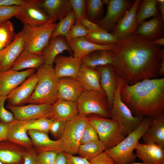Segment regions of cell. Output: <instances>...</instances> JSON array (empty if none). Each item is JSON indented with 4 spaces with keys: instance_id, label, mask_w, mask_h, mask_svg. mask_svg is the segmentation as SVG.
Segmentation results:
<instances>
[{
    "instance_id": "obj_36",
    "label": "cell",
    "mask_w": 164,
    "mask_h": 164,
    "mask_svg": "<svg viewBox=\"0 0 164 164\" xmlns=\"http://www.w3.org/2000/svg\"><path fill=\"white\" fill-rule=\"evenodd\" d=\"M75 22L74 15L72 11L57 23L51 38L61 36H64L67 39L70 31L75 23Z\"/></svg>"
},
{
    "instance_id": "obj_9",
    "label": "cell",
    "mask_w": 164,
    "mask_h": 164,
    "mask_svg": "<svg viewBox=\"0 0 164 164\" xmlns=\"http://www.w3.org/2000/svg\"><path fill=\"white\" fill-rule=\"evenodd\" d=\"M88 121L87 117L78 114L66 123L60 139L63 152L73 155L77 154L82 133Z\"/></svg>"
},
{
    "instance_id": "obj_27",
    "label": "cell",
    "mask_w": 164,
    "mask_h": 164,
    "mask_svg": "<svg viewBox=\"0 0 164 164\" xmlns=\"http://www.w3.org/2000/svg\"><path fill=\"white\" fill-rule=\"evenodd\" d=\"M0 144V161L4 164H19L23 162L26 149L8 139Z\"/></svg>"
},
{
    "instance_id": "obj_40",
    "label": "cell",
    "mask_w": 164,
    "mask_h": 164,
    "mask_svg": "<svg viewBox=\"0 0 164 164\" xmlns=\"http://www.w3.org/2000/svg\"><path fill=\"white\" fill-rule=\"evenodd\" d=\"M75 19V23L86 18V0H70Z\"/></svg>"
},
{
    "instance_id": "obj_60",
    "label": "cell",
    "mask_w": 164,
    "mask_h": 164,
    "mask_svg": "<svg viewBox=\"0 0 164 164\" xmlns=\"http://www.w3.org/2000/svg\"><path fill=\"white\" fill-rule=\"evenodd\" d=\"M2 22H1L0 21V24H1V23Z\"/></svg>"
},
{
    "instance_id": "obj_41",
    "label": "cell",
    "mask_w": 164,
    "mask_h": 164,
    "mask_svg": "<svg viewBox=\"0 0 164 164\" xmlns=\"http://www.w3.org/2000/svg\"><path fill=\"white\" fill-rule=\"evenodd\" d=\"M23 5L0 6V21L2 22L13 17H15L18 15Z\"/></svg>"
},
{
    "instance_id": "obj_32",
    "label": "cell",
    "mask_w": 164,
    "mask_h": 164,
    "mask_svg": "<svg viewBox=\"0 0 164 164\" xmlns=\"http://www.w3.org/2000/svg\"><path fill=\"white\" fill-rule=\"evenodd\" d=\"M113 61L112 51L107 50L95 51L81 59L82 65L94 69L100 66L112 65Z\"/></svg>"
},
{
    "instance_id": "obj_5",
    "label": "cell",
    "mask_w": 164,
    "mask_h": 164,
    "mask_svg": "<svg viewBox=\"0 0 164 164\" xmlns=\"http://www.w3.org/2000/svg\"><path fill=\"white\" fill-rule=\"evenodd\" d=\"M118 81L117 87L110 111V118L118 123L126 136L138 127L144 118L134 116L122 101L120 92L123 80L118 75Z\"/></svg>"
},
{
    "instance_id": "obj_52",
    "label": "cell",
    "mask_w": 164,
    "mask_h": 164,
    "mask_svg": "<svg viewBox=\"0 0 164 164\" xmlns=\"http://www.w3.org/2000/svg\"><path fill=\"white\" fill-rule=\"evenodd\" d=\"M8 126V124L0 121V142L7 139Z\"/></svg>"
},
{
    "instance_id": "obj_6",
    "label": "cell",
    "mask_w": 164,
    "mask_h": 164,
    "mask_svg": "<svg viewBox=\"0 0 164 164\" xmlns=\"http://www.w3.org/2000/svg\"><path fill=\"white\" fill-rule=\"evenodd\" d=\"M87 118L96 129L99 139L105 145L106 150L115 146L126 137L118 123L110 118L95 114L90 115Z\"/></svg>"
},
{
    "instance_id": "obj_18",
    "label": "cell",
    "mask_w": 164,
    "mask_h": 164,
    "mask_svg": "<svg viewBox=\"0 0 164 164\" xmlns=\"http://www.w3.org/2000/svg\"><path fill=\"white\" fill-rule=\"evenodd\" d=\"M53 63L55 73L59 78L70 77L77 79L81 65V59L74 56L58 55Z\"/></svg>"
},
{
    "instance_id": "obj_48",
    "label": "cell",
    "mask_w": 164,
    "mask_h": 164,
    "mask_svg": "<svg viewBox=\"0 0 164 164\" xmlns=\"http://www.w3.org/2000/svg\"><path fill=\"white\" fill-rule=\"evenodd\" d=\"M23 164H39L38 154L33 148L26 149L23 156Z\"/></svg>"
},
{
    "instance_id": "obj_42",
    "label": "cell",
    "mask_w": 164,
    "mask_h": 164,
    "mask_svg": "<svg viewBox=\"0 0 164 164\" xmlns=\"http://www.w3.org/2000/svg\"><path fill=\"white\" fill-rule=\"evenodd\" d=\"M98 140L99 138L96 129L88 120L82 133L80 145Z\"/></svg>"
},
{
    "instance_id": "obj_2",
    "label": "cell",
    "mask_w": 164,
    "mask_h": 164,
    "mask_svg": "<svg viewBox=\"0 0 164 164\" xmlns=\"http://www.w3.org/2000/svg\"><path fill=\"white\" fill-rule=\"evenodd\" d=\"M120 93L121 100L134 116L153 118L164 112V77L132 85L123 80Z\"/></svg>"
},
{
    "instance_id": "obj_56",
    "label": "cell",
    "mask_w": 164,
    "mask_h": 164,
    "mask_svg": "<svg viewBox=\"0 0 164 164\" xmlns=\"http://www.w3.org/2000/svg\"><path fill=\"white\" fill-rule=\"evenodd\" d=\"M153 43L157 45H164V37L159 38L156 39L153 41Z\"/></svg>"
},
{
    "instance_id": "obj_23",
    "label": "cell",
    "mask_w": 164,
    "mask_h": 164,
    "mask_svg": "<svg viewBox=\"0 0 164 164\" xmlns=\"http://www.w3.org/2000/svg\"><path fill=\"white\" fill-rule=\"evenodd\" d=\"M68 41L69 46L73 52V56L80 59L95 51L107 50H111L114 44L100 45L91 42L84 37H79Z\"/></svg>"
},
{
    "instance_id": "obj_1",
    "label": "cell",
    "mask_w": 164,
    "mask_h": 164,
    "mask_svg": "<svg viewBox=\"0 0 164 164\" xmlns=\"http://www.w3.org/2000/svg\"><path fill=\"white\" fill-rule=\"evenodd\" d=\"M161 49V46L134 34L114 44L112 65L117 75L130 85L158 78Z\"/></svg>"
},
{
    "instance_id": "obj_12",
    "label": "cell",
    "mask_w": 164,
    "mask_h": 164,
    "mask_svg": "<svg viewBox=\"0 0 164 164\" xmlns=\"http://www.w3.org/2000/svg\"><path fill=\"white\" fill-rule=\"evenodd\" d=\"M133 3L128 0H109L106 15L95 23L107 31L113 30L118 22L130 9Z\"/></svg>"
},
{
    "instance_id": "obj_26",
    "label": "cell",
    "mask_w": 164,
    "mask_h": 164,
    "mask_svg": "<svg viewBox=\"0 0 164 164\" xmlns=\"http://www.w3.org/2000/svg\"><path fill=\"white\" fill-rule=\"evenodd\" d=\"M65 50L72 52L64 36H60L50 38L42 52L44 63L53 66L56 57Z\"/></svg>"
},
{
    "instance_id": "obj_14",
    "label": "cell",
    "mask_w": 164,
    "mask_h": 164,
    "mask_svg": "<svg viewBox=\"0 0 164 164\" xmlns=\"http://www.w3.org/2000/svg\"><path fill=\"white\" fill-rule=\"evenodd\" d=\"M24 31L15 35L13 41L0 50V73L11 69L18 56L24 50Z\"/></svg>"
},
{
    "instance_id": "obj_10",
    "label": "cell",
    "mask_w": 164,
    "mask_h": 164,
    "mask_svg": "<svg viewBox=\"0 0 164 164\" xmlns=\"http://www.w3.org/2000/svg\"><path fill=\"white\" fill-rule=\"evenodd\" d=\"M52 105L29 104L20 106L7 104V109L13 114L14 118L21 121H29L43 118L50 119Z\"/></svg>"
},
{
    "instance_id": "obj_51",
    "label": "cell",
    "mask_w": 164,
    "mask_h": 164,
    "mask_svg": "<svg viewBox=\"0 0 164 164\" xmlns=\"http://www.w3.org/2000/svg\"><path fill=\"white\" fill-rule=\"evenodd\" d=\"M80 22L90 32L94 31L101 28L98 24L90 21L86 18L81 19Z\"/></svg>"
},
{
    "instance_id": "obj_45",
    "label": "cell",
    "mask_w": 164,
    "mask_h": 164,
    "mask_svg": "<svg viewBox=\"0 0 164 164\" xmlns=\"http://www.w3.org/2000/svg\"><path fill=\"white\" fill-rule=\"evenodd\" d=\"M66 123L56 120H52L49 128L50 132L54 138L56 140L61 138L63 133Z\"/></svg>"
},
{
    "instance_id": "obj_24",
    "label": "cell",
    "mask_w": 164,
    "mask_h": 164,
    "mask_svg": "<svg viewBox=\"0 0 164 164\" xmlns=\"http://www.w3.org/2000/svg\"><path fill=\"white\" fill-rule=\"evenodd\" d=\"M78 114L76 102L58 99L52 105L50 119L66 123Z\"/></svg>"
},
{
    "instance_id": "obj_15",
    "label": "cell",
    "mask_w": 164,
    "mask_h": 164,
    "mask_svg": "<svg viewBox=\"0 0 164 164\" xmlns=\"http://www.w3.org/2000/svg\"><path fill=\"white\" fill-rule=\"evenodd\" d=\"M36 70L29 69L22 71L12 69L0 73V97H7Z\"/></svg>"
},
{
    "instance_id": "obj_37",
    "label": "cell",
    "mask_w": 164,
    "mask_h": 164,
    "mask_svg": "<svg viewBox=\"0 0 164 164\" xmlns=\"http://www.w3.org/2000/svg\"><path fill=\"white\" fill-rule=\"evenodd\" d=\"M86 17L90 21L95 22L100 19L103 11V3L101 0H86Z\"/></svg>"
},
{
    "instance_id": "obj_21",
    "label": "cell",
    "mask_w": 164,
    "mask_h": 164,
    "mask_svg": "<svg viewBox=\"0 0 164 164\" xmlns=\"http://www.w3.org/2000/svg\"><path fill=\"white\" fill-rule=\"evenodd\" d=\"M39 6L55 22L73 11L70 0H44Z\"/></svg>"
},
{
    "instance_id": "obj_4",
    "label": "cell",
    "mask_w": 164,
    "mask_h": 164,
    "mask_svg": "<svg viewBox=\"0 0 164 164\" xmlns=\"http://www.w3.org/2000/svg\"><path fill=\"white\" fill-rule=\"evenodd\" d=\"M152 118L144 117L138 127L128 134L119 143L105 150L113 159L115 164H131L137 157L133 151L139 139L151 124Z\"/></svg>"
},
{
    "instance_id": "obj_28",
    "label": "cell",
    "mask_w": 164,
    "mask_h": 164,
    "mask_svg": "<svg viewBox=\"0 0 164 164\" xmlns=\"http://www.w3.org/2000/svg\"><path fill=\"white\" fill-rule=\"evenodd\" d=\"M77 79L84 91H94L106 95L101 86L100 75L97 70L81 65Z\"/></svg>"
},
{
    "instance_id": "obj_3",
    "label": "cell",
    "mask_w": 164,
    "mask_h": 164,
    "mask_svg": "<svg viewBox=\"0 0 164 164\" xmlns=\"http://www.w3.org/2000/svg\"><path fill=\"white\" fill-rule=\"evenodd\" d=\"M35 73L38 82L27 103L52 105L58 100L59 80L53 66L44 63Z\"/></svg>"
},
{
    "instance_id": "obj_44",
    "label": "cell",
    "mask_w": 164,
    "mask_h": 164,
    "mask_svg": "<svg viewBox=\"0 0 164 164\" xmlns=\"http://www.w3.org/2000/svg\"><path fill=\"white\" fill-rule=\"evenodd\" d=\"M7 97H0V120L2 122L8 124L14 118L13 114L5 107L4 104Z\"/></svg>"
},
{
    "instance_id": "obj_20",
    "label": "cell",
    "mask_w": 164,
    "mask_h": 164,
    "mask_svg": "<svg viewBox=\"0 0 164 164\" xmlns=\"http://www.w3.org/2000/svg\"><path fill=\"white\" fill-rule=\"evenodd\" d=\"M28 133L33 143V148L38 154L46 151L58 153L63 152L60 139L53 140L48 134L41 131L29 130Z\"/></svg>"
},
{
    "instance_id": "obj_13",
    "label": "cell",
    "mask_w": 164,
    "mask_h": 164,
    "mask_svg": "<svg viewBox=\"0 0 164 164\" xmlns=\"http://www.w3.org/2000/svg\"><path fill=\"white\" fill-rule=\"evenodd\" d=\"M141 1L136 0L134 2L131 7L119 19L113 30L111 33L119 40L135 34L138 26L136 14Z\"/></svg>"
},
{
    "instance_id": "obj_58",
    "label": "cell",
    "mask_w": 164,
    "mask_h": 164,
    "mask_svg": "<svg viewBox=\"0 0 164 164\" xmlns=\"http://www.w3.org/2000/svg\"><path fill=\"white\" fill-rule=\"evenodd\" d=\"M3 48H4V47L0 42V50H2Z\"/></svg>"
},
{
    "instance_id": "obj_8",
    "label": "cell",
    "mask_w": 164,
    "mask_h": 164,
    "mask_svg": "<svg viewBox=\"0 0 164 164\" xmlns=\"http://www.w3.org/2000/svg\"><path fill=\"white\" fill-rule=\"evenodd\" d=\"M57 23H49L42 26H23L25 37L24 50L39 55L50 40Z\"/></svg>"
},
{
    "instance_id": "obj_30",
    "label": "cell",
    "mask_w": 164,
    "mask_h": 164,
    "mask_svg": "<svg viewBox=\"0 0 164 164\" xmlns=\"http://www.w3.org/2000/svg\"><path fill=\"white\" fill-rule=\"evenodd\" d=\"M163 23L160 15L148 21L145 20L138 25L135 34L152 41L163 37Z\"/></svg>"
},
{
    "instance_id": "obj_29",
    "label": "cell",
    "mask_w": 164,
    "mask_h": 164,
    "mask_svg": "<svg viewBox=\"0 0 164 164\" xmlns=\"http://www.w3.org/2000/svg\"><path fill=\"white\" fill-rule=\"evenodd\" d=\"M145 143H154L164 148V113L152 118L142 137Z\"/></svg>"
},
{
    "instance_id": "obj_57",
    "label": "cell",
    "mask_w": 164,
    "mask_h": 164,
    "mask_svg": "<svg viewBox=\"0 0 164 164\" xmlns=\"http://www.w3.org/2000/svg\"><path fill=\"white\" fill-rule=\"evenodd\" d=\"M131 164H147L145 163H141L139 162H135L132 163Z\"/></svg>"
},
{
    "instance_id": "obj_59",
    "label": "cell",
    "mask_w": 164,
    "mask_h": 164,
    "mask_svg": "<svg viewBox=\"0 0 164 164\" xmlns=\"http://www.w3.org/2000/svg\"><path fill=\"white\" fill-rule=\"evenodd\" d=\"M23 162L19 164H23ZM0 164H4L0 161Z\"/></svg>"
},
{
    "instance_id": "obj_35",
    "label": "cell",
    "mask_w": 164,
    "mask_h": 164,
    "mask_svg": "<svg viewBox=\"0 0 164 164\" xmlns=\"http://www.w3.org/2000/svg\"><path fill=\"white\" fill-rule=\"evenodd\" d=\"M84 38L93 43L103 45L115 44L119 40L112 33L101 28L90 32Z\"/></svg>"
},
{
    "instance_id": "obj_50",
    "label": "cell",
    "mask_w": 164,
    "mask_h": 164,
    "mask_svg": "<svg viewBox=\"0 0 164 164\" xmlns=\"http://www.w3.org/2000/svg\"><path fill=\"white\" fill-rule=\"evenodd\" d=\"M35 0H0V6L25 5L33 2Z\"/></svg>"
},
{
    "instance_id": "obj_39",
    "label": "cell",
    "mask_w": 164,
    "mask_h": 164,
    "mask_svg": "<svg viewBox=\"0 0 164 164\" xmlns=\"http://www.w3.org/2000/svg\"><path fill=\"white\" fill-rule=\"evenodd\" d=\"M52 120L47 118H43L36 120L25 121L27 130H34L42 132L47 134Z\"/></svg>"
},
{
    "instance_id": "obj_55",
    "label": "cell",
    "mask_w": 164,
    "mask_h": 164,
    "mask_svg": "<svg viewBox=\"0 0 164 164\" xmlns=\"http://www.w3.org/2000/svg\"><path fill=\"white\" fill-rule=\"evenodd\" d=\"M157 5H158L160 12L159 14L161 16L163 22L164 21V0H157Z\"/></svg>"
},
{
    "instance_id": "obj_33",
    "label": "cell",
    "mask_w": 164,
    "mask_h": 164,
    "mask_svg": "<svg viewBox=\"0 0 164 164\" xmlns=\"http://www.w3.org/2000/svg\"><path fill=\"white\" fill-rule=\"evenodd\" d=\"M105 150V145L99 139L80 145L77 154L89 161Z\"/></svg>"
},
{
    "instance_id": "obj_49",
    "label": "cell",
    "mask_w": 164,
    "mask_h": 164,
    "mask_svg": "<svg viewBox=\"0 0 164 164\" xmlns=\"http://www.w3.org/2000/svg\"><path fill=\"white\" fill-rule=\"evenodd\" d=\"M64 152L67 157V164H89V161L85 159Z\"/></svg>"
},
{
    "instance_id": "obj_16",
    "label": "cell",
    "mask_w": 164,
    "mask_h": 164,
    "mask_svg": "<svg viewBox=\"0 0 164 164\" xmlns=\"http://www.w3.org/2000/svg\"><path fill=\"white\" fill-rule=\"evenodd\" d=\"M37 82L36 73L29 77L8 95V104L20 106L27 103L34 91Z\"/></svg>"
},
{
    "instance_id": "obj_46",
    "label": "cell",
    "mask_w": 164,
    "mask_h": 164,
    "mask_svg": "<svg viewBox=\"0 0 164 164\" xmlns=\"http://www.w3.org/2000/svg\"><path fill=\"white\" fill-rule=\"evenodd\" d=\"M57 153L52 151H46L38 154L39 164H54Z\"/></svg>"
},
{
    "instance_id": "obj_7",
    "label": "cell",
    "mask_w": 164,
    "mask_h": 164,
    "mask_svg": "<svg viewBox=\"0 0 164 164\" xmlns=\"http://www.w3.org/2000/svg\"><path fill=\"white\" fill-rule=\"evenodd\" d=\"M78 114L86 117L95 114L110 118V109L106 95L92 91L83 92L76 102Z\"/></svg>"
},
{
    "instance_id": "obj_38",
    "label": "cell",
    "mask_w": 164,
    "mask_h": 164,
    "mask_svg": "<svg viewBox=\"0 0 164 164\" xmlns=\"http://www.w3.org/2000/svg\"><path fill=\"white\" fill-rule=\"evenodd\" d=\"M12 23L9 20L0 24V42L4 48L14 40L15 35Z\"/></svg>"
},
{
    "instance_id": "obj_54",
    "label": "cell",
    "mask_w": 164,
    "mask_h": 164,
    "mask_svg": "<svg viewBox=\"0 0 164 164\" xmlns=\"http://www.w3.org/2000/svg\"><path fill=\"white\" fill-rule=\"evenodd\" d=\"M161 62L159 71V76H163L164 75V49H161L160 52Z\"/></svg>"
},
{
    "instance_id": "obj_43",
    "label": "cell",
    "mask_w": 164,
    "mask_h": 164,
    "mask_svg": "<svg viewBox=\"0 0 164 164\" xmlns=\"http://www.w3.org/2000/svg\"><path fill=\"white\" fill-rule=\"evenodd\" d=\"M90 32L80 22H77L71 27L67 39L68 40L79 37H84Z\"/></svg>"
},
{
    "instance_id": "obj_47",
    "label": "cell",
    "mask_w": 164,
    "mask_h": 164,
    "mask_svg": "<svg viewBox=\"0 0 164 164\" xmlns=\"http://www.w3.org/2000/svg\"><path fill=\"white\" fill-rule=\"evenodd\" d=\"M89 164H115L113 159L105 151L89 161Z\"/></svg>"
},
{
    "instance_id": "obj_19",
    "label": "cell",
    "mask_w": 164,
    "mask_h": 164,
    "mask_svg": "<svg viewBox=\"0 0 164 164\" xmlns=\"http://www.w3.org/2000/svg\"><path fill=\"white\" fill-rule=\"evenodd\" d=\"M136 157L147 164H164V148L154 143L138 142L135 148Z\"/></svg>"
},
{
    "instance_id": "obj_17",
    "label": "cell",
    "mask_w": 164,
    "mask_h": 164,
    "mask_svg": "<svg viewBox=\"0 0 164 164\" xmlns=\"http://www.w3.org/2000/svg\"><path fill=\"white\" fill-rule=\"evenodd\" d=\"M100 75V84L108 102L110 111L118 86V75L112 65L97 67L95 69Z\"/></svg>"
},
{
    "instance_id": "obj_25",
    "label": "cell",
    "mask_w": 164,
    "mask_h": 164,
    "mask_svg": "<svg viewBox=\"0 0 164 164\" xmlns=\"http://www.w3.org/2000/svg\"><path fill=\"white\" fill-rule=\"evenodd\" d=\"M25 121L14 119L8 124L7 139L17 144L26 149L33 148L32 140L27 134Z\"/></svg>"
},
{
    "instance_id": "obj_53",
    "label": "cell",
    "mask_w": 164,
    "mask_h": 164,
    "mask_svg": "<svg viewBox=\"0 0 164 164\" xmlns=\"http://www.w3.org/2000/svg\"><path fill=\"white\" fill-rule=\"evenodd\" d=\"M54 164H67V157L63 152L57 154Z\"/></svg>"
},
{
    "instance_id": "obj_31",
    "label": "cell",
    "mask_w": 164,
    "mask_h": 164,
    "mask_svg": "<svg viewBox=\"0 0 164 164\" xmlns=\"http://www.w3.org/2000/svg\"><path fill=\"white\" fill-rule=\"evenodd\" d=\"M44 63V60L42 55H37L24 50L16 60L11 69L16 71L25 69L36 70Z\"/></svg>"
},
{
    "instance_id": "obj_22",
    "label": "cell",
    "mask_w": 164,
    "mask_h": 164,
    "mask_svg": "<svg viewBox=\"0 0 164 164\" xmlns=\"http://www.w3.org/2000/svg\"><path fill=\"white\" fill-rule=\"evenodd\" d=\"M84 90L80 83L76 79L70 77L59 78L58 99L76 102Z\"/></svg>"
},
{
    "instance_id": "obj_34",
    "label": "cell",
    "mask_w": 164,
    "mask_h": 164,
    "mask_svg": "<svg viewBox=\"0 0 164 164\" xmlns=\"http://www.w3.org/2000/svg\"><path fill=\"white\" fill-rule=\"evenodd\" d=\"M157 5V0L141 1L136 14L138 25L146 19L156 17L159 15Z\"/></svg>"
},
{
    "instance_id": "obj_11",
    "label": "cell",
    "mask_w": 164,
    "mask_h": 164,
    "mask_svg": "<svg viewBox=\"0 0 164 164\" xmlns=\"http://www.w3.org/2000/svg\"><path fill=\"white\" fill-rule=\"evenodd\" d=\"M42 0H35L33 2L23 6L15 17L24 26L36 27L54 22L39 6Z\"/></svg>"
}]
</instances>
